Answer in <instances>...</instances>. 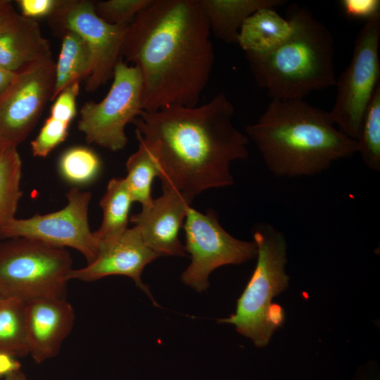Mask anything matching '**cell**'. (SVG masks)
Segmentation results:
<instances>
[{
	"label": "cell",
	"instance_id": "obj_1",
	"mask_svg": "<svg viewBox=\"0 0 380 380\" xmlns=\"http://www.w3.org/2000/svg\"><path fill=\"white\" fill-rule=\"evenodd\" d=\"M199 0H152L128 25L121 51L143 80L145 111L197 106L214 64Z\"/></svg>",
	"mask_w": 380,
	"mask_h": 380
},
{
	"label": "cell",
	"instance_id": "obj_2",
	"mask_svg": "<svg viewBox=\"0 0 380 380\" xmlns=\"http://www.w3.org/2000/svg\"><path fill=\"white\" fill-rule=\"evenodd\" d=\"M234 114L220 92L203 105L143 110L132 124L158 164L161 183L191 203L205 190L232 185V163L248 157V138L235 127Z\"/></svg>",
	"mask_w": 380,
	"mask_h": 380
},
{
	"label": "cell",
	"instance_id": "obj_3",
	"mask_svg": "<svg viewBox=\"0 0 380 380\" xmlns=\"http://www.w3.org/2000/svg\"><path fill=\"white\" fill-rule=\"evenodd\" d=\"M246 131L277 177L315 175L358 151L357 140L341 132L329 112L303 99H271Z\"/></svg>",
	"mask_w": 380,
	"mask_h": 380
},
{
	"label": "cell",
	"instance_id": "obj_4",
	"mask_svg": "<svg viewBox=\"0 0 380 380\" xmlns=\"http://www.w3.org/2000/svg\"><path fill=\"white\" fill-rule=\"evenodd\" d=\"M286 14L291 31L281 44L265 53H245L258 86L271 99H303L335 87L331 31L307 7L291 4Z\"/></svg>",
	"mask_w": 380,
	"mask_h": 380
},
{
	"label": "cell",
	"instance_id": "obj_5",
	"mask_svg": "<svg viewBox=\"0 0 380 380\" xmlns=\"http://www.w3.org/2000/svg\"><path fill=\"white\" fill-rule=\"evenodd\" d=\"M253 238L257 246L255 270L237 300L235 313L218 322L234 324L239 334L262 348L284 319L283 309L273 304L272 298L289 286L287 243L284 234L269 223L255 225Z\"/></svg>",
	"mask_w": 380,
	"mask_h": 380
},
{
	"label": "cell",
	"instance_id": "obj_6",
	"mask_svg": "<svg viewBox=\"0 0 380 380\" xmlns=\"http://www.w3.org/2000/svg\"><path fill=\"white\" fill-rule=\"evenodd\" d=\"M65 248L28 238L0 243V296L25 303L39 298H65L73 270Z\"/></svg>",
	"mask_w": 380,
	"mask_h": 380
},
{
	"label": "cell",
	"instance_id": "obj_7",
	"mask_svg": "<svg viewBox=\"0 0 380 380\" xmlns=\"http://www.w3.org/2000/svg\"><path fill=\"white\" fill-rule=\"evenodd\" d=\"M380 12L366 20L354 44L351 61L336 79V96L329 111L337 128L357 139L366 110L380 85Z\"/></svg>",
	"mask_w": 380,
	"mask_h": 380
},
{
	"label": "cell",
	"instance_id": "obj_8",
	"mask_svg": "<svg viewBox=\"0 0 380 380\" xmlns=\"http://www.w3.org/2000/svg\"><path fill=\"white\" fill-rule=\"evenodd\" d=\"M142 99L139 69L120 59L106 96L99 102H87L81 108L78 129L89 143L112 151L122 150L127 143L125 127L143 111Z\"/></svg>",
	"mask_w": 380,
	"mask_h": 380
},
{
	"label": "cell",
	"instance_id": "obj_9",
	"mask_svg": "<svg viewBox=\"0 0 380 380\" xmlns=\"http://www.w3.org/2000/svg\"><path fill=\"white\" fill-rule=\"evenodd\" d=\"M186 244L191 263L182 274V281L198 292L208 287V277L216 268L239 265L257 256L253 241L238 239L220 224L217 213H205L190 206L184 222Z\"/></svg>",
	"mask_w": 380,
	"mask_h": 380
},
{
	"label": "cell",
	"instance_id": "obj_10",
	"mask_svg": "<svg viewBox=\"0 0 380 380\" xmlns=\"http://www.w3.org/2000/svg\"><path fill=\"white\" fill-rule=\"evenodd\" d=\"M49 20L56 30L73 31L86 43L91 58L86 91H95L113 77L128 26L106 23L96 13L94 1L87 0H59Z\"/></svg>",
	"mask_w": 380,
	"mask_h": 380
},
{
	"label": "cell",
	"instance_id": "obj_11",
	"mask_svg": "<svg viewBox=\"0 0 380 380\" xmlns=\"http://www.w3.org/2000/svg\"><path fill=\"white\" fill-rule=\"evenodd\" d=\"M66 205L59 210L25 219L13 218L0 227V239L28 238L72 248L91 263L99 255V246L88 220L91 194L72 188L66 194Z\"/></svg>",
	"mask_w": 380,
	"mask_h": 380
},
{
	"label": "cell",
	"instance_id": "obj_12",
	"mask_svg": "<svg viewBox=\"0 0 380 380\" xmlns=\"http://www.w3.org/2000/svg\"><path fill=\"white\" fill-rule=\"evenodd\" d=\"M52 56L17 73L0 96V138L9 145L21 144L34 127L55 84Z\"/></svg>",
	"mask_w": 380,
	"mask_h": 380
},
{
	"label": "cell",
	"instance_id": "obj_13",
	"mask_svg": "<svg viewBox=\"0 0 380 380\" xmlns=\"http://www.w3.org/2000/svg\"><path fill=\"white\" fill-rule=\"evenodd\" d=\"M163 194L140 213L129 217L145 243L160 257L186 255L179 239L187 210L191 203L167 184L162 183Z\"/></svg>",
	"mask_w": 380,
	"mask_h": 380
},
{
	"label": "cell",
	"instance_id": "obj_14",
	"mask_svg": "<svg viewBox=\"0 0 380 380\" xmlns=\"http://www.w3.org/2000/svg\"><path fill=\"white\" fill-rule=\"evenodd\" d=\"M160 256L144 241L134 226L127 228L121 236L108 249L99 253L97 258L84 267L72 270L69 279L93 281L110 275H123L132 279L153 302H156L148 286L142 282L144 268Z\"/></svg>",
	"mask_w": 380,
	"mask_h": 380
},
{
	"label": "cell",
	"instance_id": "obj_15",
	"mask_svg": "<svg viewBox=\"0 0 380 380\" xmlns=\"http://www.w3.org/2000/svg\"><path fill=\"white\" fill-rule=\"evenodd\" d=\"M75 319L65 298H39L26 303L25 322L29 354L36 363L56 355Z\"/></svg>",
	"mask_w": 380,
	"mask_h": 380
},
{
	"label": "cell",
	"instance_id": "obj_16",
	"mask_svg": "<svg viewBox=\"0 0 380 380\" xmlns=\"http://www.w3.org/2000/svg\"><path fill=\"white\" fill-rule=\"evenodd\" d=\"M51 56L38 22L14 11L0 27V66L18 73Z\"/></svg>",
	"mask_w": 380,
	"mask_h": 380
},
{
	"label": "cell",
	"instance_id": "obj_17",
	"mask_svg": "<svg viewBox=\"0 0 380 380\" xmlns=\"http://www.w3.org/2000/svg\"><path fill=\"white\" fill-rule=\"evenodd\" d=\"M207 18L210 32L227 44H237L245 20L257 11L276 8L283 0H199Z\"/></svg>",
	"mask_w": 380,
	"mask_h": 380
},
{
	"label": "cell",
	"instance_id": "obj_18",
	"mask_svg": "<svg viewBox=\"0 0 380 380\" xmlns=\"http://www.w3.org/2000/svg\"><path fill=\"white\" fill-rule=\"evenodd\" d=\"M291 25L274 8H262L248 18L241 27L237 44L245 53L267 52L290 34Z\"/></svg>",
	"mask_w": 380,
	"mask_h": 380
},
{
	"label": "cell",
	"instance_id": "obj_19",
	"mask_svg": "<svg viewBox=\"0 0 380 380\" xmlns=\"http://www.w3.org/2000/svg\"><path fill=\"white\" fill-rule=\"evenodd\" d=\"M132 203L125 178L111 179L99 202L103 210L101 226L93 232L99 254L114 244L127 230Z\"/></svg>",
	"mask_w": 380,
	"mask_h": 380
},
{
	"label": "cell",
	"instance_id": "obj_20",
	"mask_svg": "<svg viewBox=\"0 0 380 380\" xmlns=\"http://www.w3.org/2000/svg\"><path fill=\"white\" fill-rule=\"evenodd\" d=\"M58 58L56 63L55 84L51 100L71 83L87 78L91 70L89 50L83 39L71 30L64 31Z\"/></svg>",
	"mask_w": 380,
	"mask_h": 380
},
{
	"label": "cell",
	"instance_id": "obj_21",
	"mask_svg": "<svg viewBox=\"0 0 380 380\" xmlns=\"http://www.w3.org/2000/svg\"><path fill=\"white\" fill-rule=\"evenodd\" d=\"M25 306V302L15 298H0V352L15 357L29 354Z\"/></svg>",
	"mask_w": 380,
	"mask_h": 380
},
{
	"label": "cell",
	"instance_id": "obj_22",
	"mask_svg": "<svg viewBox=\"0 0 380 380\" xmlns=\"http://www.w3.org/2000/svg\"><path fill=\"white\" fill-rule=\"evenodd\" d=\"M22 160L14 146L0 151V227L15 217L23 192Z\"/></svg>",
	"mask_w": 380,
	"mask_h": 380
},
{
	"label": "cell",
	"instance_id": "obj_23",
	"mask_svg": "<svg viewBox=\"0 0 380 380\" xmlns=\"http://www.w3.org/2000/svg\"><path fill=\"white\" fill-rule=\"evenodd\" d=\"M127 175L126 184L133 202L140 203L142 208L153 202L152 184L155 177L160 176V170L155 158L147 148L139 143L137 150L126 162Z\"/></svg>",
	"mask_w": 380,
	"mask_h": 380
},
{
	"label": "cell",
	"instance_id": "obj_24",
	"mask_svg": "<svg viewBox=\"0 0 380 380\" xmlns=\"http://www.w3.org/2000/svg\"><path fill=\"white\" fill-rule=\"evenodd\" d=\"M358 151L365 166L380 170V85L364 115L357 138Z\"/></svg>",
	"mask_w": 380,
	"mask_h": 380
},
{
	"label": "cell",
	"instance_id": "obj_25",
	"mask_svg": "<svg viewBox=\"0 0 380 380\" xmlns=\"http://www.w3.org/2000/svg\"><path fill=\"white\" fill-rule=\"evenodd\" d=\"M101 161L90 148L75 146L66 150L59 161L63 177L70 182L84 184L91 181L99 173Z\"/></svg>",
	"mask_w": 380,
	"mask_h": 380
},
{
	"label": "cell",
	"instance_id": "obj_26",
	"mask_svg": "<svg viewBox=\"0 0 380 380\" xmlns=\"http://www.w3.org/2000/svg\"><path fill=\"white\" fill-rule=\"evenodd\" d=\"M152 0H108L94 1L96 13L106 23L128 26Z\"/></svg>",
	"mask_w": 380,
	"mask_h": 380
},
{
	"label": "cell",
	"instance_id": "obj_27",
	"mask_svg": "<svg viewBox=\"0 0 380 380\" xmlns=\"http://www.w3.org/2000/svg\"><path fill=\"white\" fill-rule=\"evenodd\" d=\"M69 125L49 116L37 137L31 141L33 156L39 158L46 157L58 145L65 140Z\"/></svg>",
	"mask_w": 380,
	"mask_h": 380
},
{
	"label": "cell",
	"instance_id": "obj_28",
	"mask_svg": "<svg viewBox=\"0 0 380 380\" xmlns=\"http://www.w3.org/2000/svg\"><path fill=\"white\" fill-rule=\"evenodd\" d=\"M80 91V81H76L63 89L54 99L50 116L70 124L77 114V97Z\"/></svg>",
	"mask_w": 380,
	"mask_h": 380
},
{
	"label": "cell",
	"instance_id": "obj_29",
	"mask_svg": "<svg viewBox=\"0 0 380 380\" xmlns=\"http://www.w3.org/2000/svg\"><path fill=\"white\" fill-rule=\"evenodd\" d=\"M344 14L350 18L368 20L380 12L379 0H342Z\"/></svg>",
	"mask_w": 380,
	"mask_h": 380
},
{
	"label": "cell",
	"instance_id": "obj_30",
	"mask_svg": "<svg viewBox=\"0 0 380 380\" xmlns=\"http://www.w3.org/2000/svg\"><path fill=\"white\" fill-rule=\"evenodd\" d=\"M21 15L34 19L49 17L57 8L59 0H18Z\"/></svg>",
	"mask_w": 380,
	"mask_h": 380
},
{
	"label": "cell",
	"instance_id": "obj_31",
	"mask_svg": "<svg viewBox=\"0 0 380 380\" xmlns=\"http://www.w3.org/2000/svg\"><path fill=\"white\" fill-rule=\"evenodd\" d=\"M20 368V363L15 359V357L0 352V377L17 371Z\"/></svg>",
	"mask_w": 380,
	"mask_h": 380
},
{
	"label": "cell",
	"instance_id": "obj_32",
	"mask_svg": "<svg viewBox=\"0 0 380 380\" xmlns=\"http://www.w3.org/2000/svg\"><path fill=\"white\" fill-rule=\"evenodd\" d=\"M17 73L0 66V96H1L13 82Z\"/></svg>",
	"mask_w": 380,
	"mask_h": 380
},
{
	"label": "cell",
	"instance_id": "obj_33",
	"mask_svg": "<svg viewBox=\"0 0 380 380\" xmlns=\"http://www.w3.org/2000/svg\"><path fill=\"white\" fill-rule=\"evenodd\" d=\"M11 4L9 3L6 6L0 11V27L4 25V23L8 20V18L14 12Z\"/></svg>",
	"mask_w": 380,
	"mask_h": 380
},
{
	"label": "cell",
	"instance_id": "obj_34",
	"mask_svg": "<svg viewBox=\"0 0 380 380\" xmlns=\"http://www.w3.org/2000/svg\"><path fill=\"white\" fill-rule=\"evenodd\" d=\"M5 380H27L24 373L18 369L13 372L5 376Z\"/></svg>",
	"mask_w": 380,
	"mask_h": 380
},
{
	"label": "cell",
	"instance_id": "obj_35",
	"mask_svg": "<svg viewBox=\"0 0 380 380\" xmlns=\"http://www.w3.org/2000/svg\"><path fill=\"white\" fill-rule=\"evenodd\" d=\"M9 3H11L10 1L0 0V11L6 6Z\"/></svg>",
	"mask_w": 380,
	"mask_h": 380
},
{
	"label": "cell",
	"instance_id": "obj_36",
	"mask_svg": "<svg viewBox=\"0 0 380 380\" xmlns=\"http://www.w3.org/2000/svg\"><path fill=\"white\" fill-rule=\"evenodd\" d=\"M9 145L6 141L0 138V151Z\"/></svg>",
	"mask_w": 380,
	"mask_h": 380
},
{
	"label": "cell",
	"instance_id": "obj_37",
	"mask_svg": "<svg viewBox=\"0 0 380 380\" xmlns=\"http://www.w3.org/2000/svg\"><path fill=\"white\" fill-rule=\"evenodd\" d=\"M1 298V296H0V298Z\"/></svg>",
	"mask_w": 380,
	"mask_h": 380
}]
</instances>
